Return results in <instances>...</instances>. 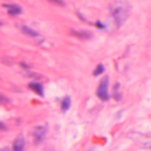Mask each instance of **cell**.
Returning <instances> with one entry per match:
<instances>
[{
    "mask_svg": "<svg viewBox=\"0 0 151 151\" xmlns=\"http://www.w3.org/2000/svg\"><path fill=\"white\" fill-rule=\"evenodd\" d=\"M47 1L52 4H54L59 6H64L65 5V3L63 0H47Z\"/></svg>",
    "mask_w": 151,
    "mask_h": 151,
    "instance_id": "12",
    "label": "cell"
},
{
    "mask_svg": "<svg viewBox=\"0 0 151 151\" xmlns=\"http://www.w3.org/2000/svg\"><path fill=\"white\" fill-rule=\"evenodd\" d=\"M47 129L45 126H38L35 127L33 131V137L34 143L38 144L44 138L46 134Z\"/></svg>",
    "mask_w": 151,
    "mask_h": 151,
    "instance_id": "3",
    "label": "cell"
},
{
    "mask_svg": "<svg viewBox=\"0 0 151 151\" xmlns=\"http://www.w3.org/2000/svg\"><path fill=\"white\" fill-rule=\"evenodd\" d=\"M108 86L109 77L107 76H105L101 80L96 91L98 97L103 101H107L109 99V96L108 94Z\"/></svg>",
    "mask_w": 151,
    "mask_h": 151,
    "instance_id": "2",
    "label": "cell"
},
{
    "mask_svg": "<svg viewBox=\"0 0 151 151\" xmlns=\"http://www.w3.org/2000/svg\"><path fill=\"white\" fill-rule=\"evenodd\" d=\"M22 12V9L19 6H18L17 7L9 9L8 10V14L10 15H17L18 14H20Z\"/></svg>",
    "mask_w": 151,
    "mask_h": 151,
    "instance_id": "9",
    "label": "cell"
},
{
    "mask_svg": "<svg viewBox=\"0 0 151 151\" xmlns=\"http://www.w3.org/2000/svg\"><path fill=\"white\" fill-rule=\"evenodd\" d=\"M9 103V100L5 96L0 93V105L6 104Z\"/></svg>",
    "mask_w": 151,
    "mask_h": 151,
    "instance_id": "11",
    "label": "cell"
},
{
    "mask_svg": "<svg viewBox=\"0 0 151 151\" xmlns=\"http://www.w3.org/2000/svg\"><path fill=\"white\" fill-rule=\"evenodd\" d=\"M104 69L103 65L102 64H99L94 70V71H93V75L95 76H99L104 71Z\"/></svg>",
    "mask_w": 151,
    "mask_h": 151,
    "instance_id": "10",
    "label": "cell"
},
{
    "mask_svg": "<svg viewBox=\"0 0 151 151\" xmlns=\"http://www.w3.org/2000/svg\"><path fill=\"white\" fill-rule=\"evenodd\" d=\"M25 140L23 134H20L14 140L12 144L13 151H24Z\"/></svg>",
    "mask_w": 151,
    "mask_h": 151,
    "instance_id": "4",
    "label": "cell"
},
{
    "mask_svg": "<svg viewBox=\"0 0 151 151\" xmlns=\"http://www.w3.org/2000/svg\"><path fill=\"white\" fill-rule=\"evenodd\" d=\"M71 104V100L69 96H66L61 102V110L63 111H67L70 107Z\"/></svg>",
    "mask_w": 151,
    "mask_h": 151,
    "instance_id": "8",
    "label": "cell"
},
{
    "mask_svg": "<svg viewBox=\"0 0 151 151\" xmlns=\"http://www.w3.org/2000/svg\"><path fill=\"white\" fill-rule=\"evenodd\" d=\"M21 30L24 35L30 37H36L39 35V33L38 32H37L36 31L34 30L33 29L28 27L27 25H23L21 27Z\"/></svg>",
    "mask_w": 151,
    "mask_h": 151,
    "instance_id": "7",
    "label": "cell"
},
{
    "mask_svg": "<svg viewBox=\"0 0 151 151\" xmlns=\"http://www.w3.org/2000/svg\"><path fill=\"white\" fill-rule=\"evenodd\" d=\"M28 87L37 94L41 96H44V88L41 83L38 82H31L28 84Z\"/></svg>",
    "mask_w": 151,
    "mask_h": 151,
    "instance_id": "6",
    "label": "cell"
},
{
    "mask_svg": "<svg viewBox=\"0 0 151 151\" xmlns=\"http://www.w3.org/2000/svg\"><path fill=\"white\" fill-rule=\"evenodd\" d=\"M110 11L116 24L118 27H120L127 18L129 9L127 4L122 2H117L111 5Z\"/></svg>",
    "mask_w": 151,
    "mask_h": 151,
    "instance_id": "1",
    "label": "cell"
},
{
    "mask_svg": "<svg viewBox=\"0 0 151 151\" xmlns=\"http://www.w3.org/2000/svg\"><path fill=\"white\" fill-rule=\"evenodd\" d=\"M21 66L24 68H28L29 67V66L27 64H26L24 62H21Z\"/></svg>",
    "mask_w": 151,
    "mask_h": 151,
    "instance_id": "18",
    "label": "cell"
},
{
    "mask_svg": "<svg viewBox=\"0 0 151 151\" xmlns=\"http://www.w3.org/2000/svg\"><path fill=\"white\" fill-rule=\"evenodd\" d=\"M119 87V83H116L115 85H114V90H117L118 89Z\"/></svg>",
    "mask_w": 151,
    "mask_h": 151,
    "instance_id": "19",
    "label": "cell"
},
{
    "mask_svg": "<svg viewBox=\"0 0 151 151\" xmlns=\"http://www.w3.org/2000/svg\"><path fill=\"white\" fill-rule=\"evenodd\" d=\"M114 99L117 100V101H119L121 99H122V94L119 93H116L114 96Z\"/></svg>",
    "mask_w": 151,
    "mask_h": 151,
    "instance_id": "14",
    "label": "cell"
},
{
    "mask_svg": "<svg viewBox=\"0 0 151 151\" xmlns=\"http://www.w3.org/2000/svg\"><path fill=\"white\" fill-rule=\"evenodd\" d=\"M70 34L82 40H89L92 37V34L90 32L85 31H77L72 29Z\"/></svg>",
    "mask_w": 151,
    "mask_h": 151,
    "instance_id": "5",
    "label": "cell"
},
{
    "mask_svg": "<svg viewBox=\"0 0 151 151\" xmlns=\"http://www.w3.org/2000/svg\"><path fill=\"white\" fill-rule=\"evenodd\" d=\"M7 129V127L5 124L3 122H0V130H5Z\"/></svg>",
    "mask_w": 151,
    "mask_h": 151,
    "instance_id": "16",
    "label": "cell"
},
{
    "mask_svg": "<svg viewBox=\"0 0 151 151\" xmlns=\"http://www.w3.org/2000/svg\"><path fill=\"white\" fill-rule=\"evenodd\" d=\"M77 17L79 18L80 19H81V20H82V21H85V18L83 16V15H82L81 13H80L79 12H78L77 13Z\"/></svg>",
    "mask_w": 151,
    "mask_h": 151,
    "instance_id": "17",
    "label": "cell"
},
{
    "mask_svg": "<svg viewBox=\"0 0 151 151\" xmlns=\"http://www.w3.org/2000/svg\"><path fill=\"white\" fill-rule=\"evenodd\" d=\"M96 27H97L99 29H103L104 28V25L103 24H102L100 21L96 22Z\"/></svg>",
    "mask_w": 151,
    "mask_h": 151,
    "instance_id": "15",
    "label": "cell"
},
{
    "mask_svg": "<svg viewBox=\"0 0 151 151\" xmlns=\"http://www.w3.org/2000/svg\"><path fill=\"white\" fill-rule=\"evenodd\" d=\"M2 6L5 8H7V9H11V8H15V7H17L19 5H16V4H3L2 5Z\"/></svg>",
    "mask_w": 151,
    "mask_h": 151,
    "instance_id": "13",
    "label": "cell"
},
{
    "mask_svg": "<svg viewBox=\"0 0 151 151\" xmlns=\"http://www.w3.org/2000/svg\"><path fill=\"white\" fill-rule=\"evenodd\" d=\"M2 25V22L0 21V27H1Z\"/></svg>",
    "mask_w": 151,
    "mask_h": 151,
    "instance_id": "20",
    "label": "cell"
}]
</instances>
